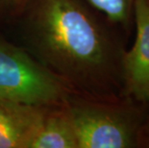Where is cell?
Returning <instances> with one entry per match:
<instances>
[{
  "label": "cell",
  "instance_id": "3957f363",
  "mask_svg": "<svg viewBox=\"0 0 149 148\" xmlns=\"http://www.w3.org/2000/svg\"><path fill=\"white\" fill-rule=\"evenodd\" d=\"M70 94L26 49L0 37V98L49 108L64 105Z\"/></svg>",
  "mask_w": 149,
  "mask_h": 148
},
{
  "label": "cell",
  "instance_id": "9c48e42d",
  "mask_svg": "<svg viewBox=\"0 0 149 148\" xmlns=\"http://www.w3.org/2000/svg\"><path fill=\"white\" fill-rule=\"evenodd\" d=\"M8 1L10 2L13 8L17 9V10H22L25 3L27 2V0H8Z\"/></svg>",
  "mask_w": 149,
  "mask_h": 148
},
{
  "label": "cell",
  "instance_id": "30bf717a",
  "mask_svg": "<svg viewBox=\"0 0 149 148\" xmlns=\"http://www.w3.org/2000/svg\"><path fill=\"white\" fill-rule=\"evenodd\" d=\"M0 8H1V0H0Z\"/></svg>",
  "mask_w": 149,
  "mask_h": 148
},
{
  "label": "cell",
  "instance_id": "5b68a950",
  "mask_svg": "<svg viewBox=\"0 0 149 148\" xmlns=\"http://www.w3.org/2000/svg\"><path fill=\"white\" fill-rule=\"evenodd\" d=\"M46 109L0 98V148H28Z\"/></svg>",
  "mask_w": 149,
  "mask_h": 148
},
{
  "label": "cell",
  "instance_id": "6da1fadb",
  "mask_svg": "<svg viewBox=\"0 0 149 148\" xmlns=\"http://www.w3.org/2000/svg\"><path fill=\"white\" fill-rule=\"evenodd\" d=\"M87 0H27L24 48L74 95L115 101L124 97L125 50Z\"/></svg>",
  "mask_w": 149,
  "mask_h": 148
},
{
  "label": "cell",
  "instance_id": "ba28073f",
  "mask_svg": "<svg viewBox=\"0 0 149 148\" xmlns=\"http://www.w3.org/2000/svg\"><path fill=\"white\" fill-rule=\"evenodd\" d=\"M141 147H149V109L146 121H145L143 129H142L141 138Z\"/></svg>",
  "mask_w": 149,
  "mask_h": 148
},
{
  "label": "cell",
  "instance_id": "8992f818",
  "mask_svg": "<svg viewBox=\"0 0 149 148\" xmlns=\"http://www.w3.org/2000/svg\"><path fill=\"white\" fill-rule=\"evenodd\" d=\"M28 148H78L75 129L65 103L46 109Z\"/></svg>",
  "mask_w": 149,
  "mask_h": 148
},
{
  "label": "cell",
  "instance_id": "277c9868",
  "mask_svg": "<svg viewBox=\"0 0 149 148\" xmlns=\"http://www.w3.org/2000/svg\"><path fill=\"white\" fill-rule=\"evenodd\" d=\"M135 42L122 58L124 96L149 106V0H135Z\"/></svg>",
  "mask_w": 149,
  "mask_h": 148
},
{
  "label": "cell",
  "instance_id": "7a4b0ae2",
  "mask_svg": "<svg viewBox=\"0 0 149 148\" xmlns=\"http://www.w3.org/2000/svg\"><path fill=\"white\" fill-rule=\"evenodd\" d=\"M65 106L75 129L78 148L141 147L148 105L127 96L107 101L70 94Z\"/></svg>",
  "mask_w": 149,
  "mask_h": 148
},
{
  "label": "cell",
  "instance_id": "52a82bcc",
  "mask_svg": "<svg viewBox=\"0 0 149 148\" xmlns=\"http://www.w3.org/2000/svg\"><path fill=\"white\" fill-rule=\"evenodd\" d=\"M91 7L113 23L128 28L133 18L135 0H87Z\"/></svg>",
  "mask_w": 149,
  "mask_h": 148
}]
</instances>
